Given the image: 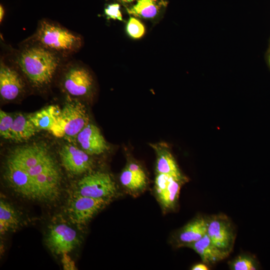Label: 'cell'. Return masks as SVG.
<instances>
[{
    "label": "cell",
    "mask_w": 270,
    "mask_h": 270,
    "mask_svg": "<svg viewBox=\"0 0 270 270\" xmlns=\"http://www.w3.org/2000/svg\"><path fill=\"white\" fill-rule=\"evenodd\" d=\"M92 85L93 79L92 75L82 66L78 65L70 66L64 74V87L72 96H85L90 92Z\"/></svg>",
    "instance_id": "obj_9"
},
{
    "label": "cell",
    "mask_w": 270,
    "mask_h": 270,
    "mask_svg": "<svg viewBox=\"0 0 270 270\" xmlns=\"http://www.w3.org/2000/svg\"><path fill=\"white\" fill-rule=\"evenodd\" d=\"M20 223L18 216L13 206L8 202L0 200V234L14 230Z\"/></svg>",
    "instance_id": "obj_18"
},
{
    "label": "cell",
    "mask_w": 270,
    "mask_h": 270,
    "mask_svg": "<svg viewBox=\"0 0 270 270\" xmlns=\"http://www.w3.org/2000/svg\"><path fill=\"white\" fill-rule=\"evenodd\" d=\"M106 198H96L77 194L71 201L68 212L71 220L78 224L86 223L106 204Z\"/></svg>",
    "instance_id": "obj_8"
},
{
    "label": "cell",
    "mask_w": 270,
    "mask_h": 270,
    "mask_svg": "<svg viewBox=\"0 0 270 270\" xmlns=\"http://www.w3.org/2000/svg\"><path fill=\"white\" fill-rule=\"evenodd\" d=\"M39 131L30 120L28 115L18 114L14 116L10 140L22 142L29 140Z\"/></svg>",
    "instance_id": "obj_14"
},
{
    "label": "cell",
    "mask_w": 270,
    "mask_h": 270,
    "mask_svg": "<svg viewBox=\"0 0 270 270\" xmlns=\"http://www.w3.org/2000/svg\"><path fill=\"white\" fill-rule=\"evenodd\" d=\"M85 106L77 100L68 97L60 113L50 130L54 136L70 140L89 124Z\"/></svg>",
    "instance_id": "obj_4"
},
{
    "label": "cell",
    "mask_w": 270,
    "mask_h": 270,
    "mask_svg": "<svg viewBox=\"0 0 270 270\" xmlns=\"http://www.w3.org/2000/svg\"><path fill=\"white\" fill-rule=\"evenodd\" d=\"M268 62H269V64L270 66V53L269 56H268Z\"/></svg>",
    "instance_id": "obj_32"
},
{
    "label": "cell",
    "mask_w": 270,
    "mask_h": 270,
    "mask_svg": "<svg viewBox=\"0 0 270 270\" xmlns=\"http://www.w3.org/2000/svg\"><path fill=\"white\" fill-rule=\"evenodd\" d=\"M59 154L62 166L71 174H84L90 171L92 166V160L90 155L70 144L63 146Z\"/></svg>",
    "instance_id": "obj_10"
},
{
    "label": "cell",
    "mask_w": 270,
    "mask_h": 270,
    "mask_svg": "<svg viewBox=\"0 0 270 270\" xmlns=\"http://www.w3.org/2000/svg\"><path fill=\"white\" fill-rule=\"evenodd\" d=\"M156 170L158 174L170 175L180 181L182 176L179 168L172 154L166 150L161 152L156 162Z\"/></svg>",
    "instance_id": "obj_19"
},
{
    "label": "cell",
    "mask_w": 270,
    "mask_h": 270,
    "mask_svg": "<svg viewBox=\"0 0 270 270\" xmlns=\"http://www.w3.org/2000/svg\"><path fill=\"white\" fill-rule=\"evenodd\" d=\"M4 15V10L2 4L0 6V22H2Z\"/></svg>",
    "instance_id": "obj_30"
},
{
    "label": "cell",
    "mask_w": 270,
    "mask_h": 270,
    "mask_svg": "<svg viewBox=\"0 0 270 270\" xmlns=\"http://www.w3.org/2000/svg\"><path fill=\"white\" fill-rule=\"evenodd\" d=\"M119 0L120 2L123 3V4H128V3L132 2L135 0Z\"/></svg>",
    "instance_id": "obj_31"
},
{
    "label": "cell",
    "mask_w": 270,
    "mask_h": 270,
    "mask_svg": "<svg viewBox=\"0 0 270 270\" xmlns=\"http://www.w3.org/2000/svg\"><path fill=\"white\" fill-rule=\"evenodd\" d=\"M166 6V2L164 0H138L134 5L127 8L126 10L134 17L152 18Z\"/></svg>",
    "instance_id": "obj_16"
},
{
    "label": "cell",
    "mask_w": 270,
    "mask_h": 270,
    "mask_svg": "<svg viewBox=\"0 0 270 270\" xmlns=\"http://www.w3.org/2000/svg\"><path fill=\"white\" fill-rule=\"evenodd\" d=\"M16 63L32 86L42 88L52 82L60 59L56 53L34 44L20 51Z\"/></svg>",
    "instance_id": "obj_2"
},
{
    "label": "cell",
    "mask_w": 270,
    "mask_h": 270,
    "mask_svg": "<svg viewBox=\"0 0 270 270\" xmlns=\"http://www.w3.org/2000/svg\"><path fill=\"white\" fill-rule=\"evenodd\" d=\"M173 178H174L170 175L158 173L155 180L156 188L157 194H158L165 189Z\"/></svg>",
    "instance_id": "obj_26"
},
{
    "label": "cell",
    "mask_w": 270,
    "mask_h": 270,
    "mask_svg": "<svg viewBox=\"0 0 270 270\" xmlns=\"http://www.w3.org/2000/svg\"><path fill=\"white\" fill-rule=\"evenodd\" d=\"M207 232V220L198 218L184 226L179 235L182 244L190 245L202 238Z\"/></svg>",
    "instance_id": "obj_17"
},
{
    "label": "cell",
    "mask_w": 270,
    "mask_h": 270,
    "mask_svg": "<svg viewBox=\"0 0 270 270\" xmlns=\"http://www.w3.org/2000/svg\"><path fill=\"white\" fill-rule=\"evenodd\" d=\"M76 140L82 149L89 155H98L108 149L100 129L88 124L78 134Z\"/></svg>",
    "instance_id": "obj_12"
},
{
    "label": "cell",
    "mask_w": 270,
    "mask_h": 270,
    "mask_svg": "<svg viewBox=\"0 0 270 270\" xmlns=\"http://www.w3.org/2000/svg\"><path fill=\"white\" fill-rule=\"evenodd\" d=\"M24 83L18 72L1 61L0 64V94L4 100H12L23 91Z\"/></svg>",
    "instance_id": "obj_11"
},
{
    "label": "cell",
    "mask_w": 270,
    "mask_h": 270,
    "mask_svg": "<svg viewBox=\"0 0 270 270\" xmlns=\"http://www.w3.org/2000/svg\"><path fill=\"white\" fill-rule=\"evenodd\" d=\"M180 181L173 178L168 186L158 194L159 200L166 208H171L177 200L180 190Z\"/></svg>",
    "instance_id": "obj_21"
},
{
    "label": "cell",
    "mask_w": 270,
    "mask_h": 270,
    "mask_svg": "<svg viewBox=\"0 0 270 270\" xmlns=\"http://www.w3.org/2000/svg\"><path fill=\"white\" fill-rule=\"evenodd\" d=\"M127 168L132 172L140 175H146L142 168L137 164L132 163L128 164Z\"/></svg>",
    "instance_id": "obj_28"
},
{
    "label": "cell",
    "mask_w": 270,
    "mask_h": 270,
    "mask_svg": "<svg viewBox=\"0 0 270 270\" xmlns=\"http://www.w3.org/2000/svg\"><path fill=\"white\" fill-rule=\"evenodd\" d=\"M231 268L234 270H254L256 266L251 258L240 256L235 258L231 263Z\"/></svg>",
    "instance_id": "obj_24"
},
{
    "label": "cell",
    "mask_w": 270,
    "mask_h": 270,
    "mask_svg": "<svg viewBox=\"0 0 270 270\" xmlns=\"http://www.w3.org/2000/svg\"><path fill=\"white\" fill-rule=\"evenodd\" d=\"M14 121V116L0 110V134L6 139L10 140L11 130Z\"/></svg>",
    "instance_id": "obj_22"
},
{
    "label": "cell",
    "mask_w": 270,
    "mask_h": 270,
    "mask_svg": "<svg viewBox=\"0 0 270 270\" xmlns=\"http://www.w3.org/2000/svg\"><path fill=\"white\" fill-rule=\"evenodd\" d=\"M207 220L206 234L218 248L230 252L234 236L230 222L224 215H216Z\"/></svg>",
    "instance_id": "obj_7"
},
{
    "label": "cell",
    "mask_w": 270,
    "mask_h": 270,
    "mask_svg": "<svg viewBox=\"0 0 270 270\" xmlns=\"http://www.w3.org/2000/svg\"><path fill=\"white\" fill-rule=\"evenodd\" d=\"M62 263L64 270H77L74 261L69 256L68 253L62 254Z\"/></svg>",
    "instance_id": "obj_27"
},
{
    "label": "cell",
    "mask_w": 270,
    "mask_h": 270,
    "mask_svg": "<svg viewBox=\"0 0 270 270\" xmlns=\"http://www.w3.org/2000/svg\"><path fill=\"white\" fill-rule=\"evenodd\" d=\"M189 246L200 256L203 263L210 264L226 258L230 252L216 246L207 234Z\"/></svg>",
    "instance_id": "obj_13"
},
{
    "label": "cell",
    "mask_w": 270,
    "mask_h": 270,
    "mask_svg": "<svg viewBox=\"0 0 270 270\" xmlns=\"http://www.w3.org/2000/svg\"><path fill=\"white\" fill-rule=\"evenodd\" d=\"M128 34L134 38H140L144 34L146 29L143 24L138 18L130 17L126 25Z\"/></svg>",
    "instance_id": "obj_23"
},
{
    "label": "cell",
    "mask_w": 270,
    "mask_h": 270,
    "mask_svg": "<svg viewBox=\"0 0 270 270\" xmlns=\"http://www.w3.org/2000/svg\"><path fill=\"white\" fill-rule=\"evenodd\" d=\"M104 14L107 18L114 20H123L120 11V6L118 4H112L107 6L104 9Z\"/></svg>",
    "instance_id": "obj_25"
},
{
    "label": "cell",
    "mask_w": 270,
    "mask_h": 270,
    "mask_svg": "<svg viewBox=\"0 0 270 270\" xmlns=\"http://www.w3.org/2000/svg\"><path fill=\"white\" fill-rule=\"evenodd\" d=\"M4 176L9 186L24 198L51 202L60 196V170L44 143L34 142L13 149L6 160Z\"/></svg>",
    "instance_id": "obj_1"
},
{
    "label": "cell",
    "mask_w": 270,
    "mask_h": 270,
    "mask_svg": "<svg viewBox=\"0 0 270 270\" xmlns=\"http://www.w3.org/2000/svg\"><path fill=\"white\" fill-rule=\"evenodd\" d=\"M78 242L76 230L65 224H58L51 227L46 238L48 247L56 254L70 252Z\"/></svg>",
    "instance_id": "obj_6"
},
{
    "label": "cell",
    "mask_w": 270,
    "mask_h": 270,
    "mask_svg": "<svg viewBox=\"0 0 270 270\" xmlns=\"http://www.w3.org/2000/svg\"><path fill=\"white\" fill-rule=\"evenodd\" d=\"M60 111L58 106L50 105L28 114V118L38 130H43L50 131Z\"/></svg>",
    "instance_id": "obj_15"
},
{
    "label": "cell",
    "mask_w": 270,
    "mask_h": 270,
    "mask_svg": "<svg viewBox=\"0 0 270 270\" xmlns=\"http://www.w3.org/2000/svg\"><path fill=\"white\" fill-rule=\"evenodd\" d=\"M120 180L122 184L127 188L136 190L146 186V175L137 174L126 168L120 174Z\"/></svg>",
    "instance_id": "obj_20"
},
{
    "label": "cell",
    "mask_w": 270,
    "mask_h": 270,
    "mask_svg": "<svg viewBox=\"0 0 270 270\" xmlns=\"http://www.w3.org/2000/svg\"><path fill=\"white\" fill-rule=\"evenodd\" d=\"M34 44L54 52L68 54L78 50L82 40L78 35L47 20H41L32 38Z\"/></svg>",
    "instance_id": "obj_3"
},
{
    "label": "cell",
    "mask_w": 270,
    "mask_h": 270,
    "mask_svg": "<svg viewBox=\"0 0 270 270\" xmlns=\"http://www.w3.org/2000/svg\"><path fill=\"white\" fill-rule=\"evenodd\" d=\"M192 270H208V268L205 264H198L192 266Z\"/></svg>",
    "instance_id": "obj_29"
},
{
    "label": "cell",
    "mask_w": 270,
    "mask_h": 270,
    "mask_svg": "<svg viewBox=\"0 0 270 270\" xmlns=\"http://www.w3.org/2000/svg\"><path fill=\"white\" fill-rule=\"evenodd\" d=\"M78 194L96 198L108 199L116 192V184L110 176L96 171L88 173L78 182Z\"/></svg>",
    "instance_id": "obj_5"
}]
</instances>
